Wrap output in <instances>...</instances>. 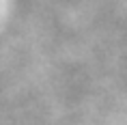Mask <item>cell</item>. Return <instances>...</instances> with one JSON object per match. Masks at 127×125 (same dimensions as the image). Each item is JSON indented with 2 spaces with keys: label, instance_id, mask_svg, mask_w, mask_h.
Wrapping results in <instances>:
<instances>
[]
</instances>
